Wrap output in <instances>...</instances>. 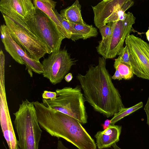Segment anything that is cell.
Returning <instances> with one entry per match:
<instances>
[{
	"mask_svg": "<svg viewBox=\"0 0 149 149\" xmlns=\"http://www.w3.org/2000/svg\"><path fill=\"white\" fill-rule=\"evenodd\" d=\"M106 59L99 57L97 65H89L86 74L78 73L77 78L86 101L95 111L109 118L125 106L107 69Z\"/></svg>",
	"mask_w": 149,
	"mask_h": 149,
	"instance_id": "cell-1",
	"label": "cell"
},
{
	"mask_svg": "<svg viewBox=\"0 0 149 149\" xmlns=\"http://www.w3.org/2000/svg\"><path fill=\"white\" fill-rule=\"evenodd\" d=\"M34 103L40 127L51 136L62 138L78 149H96L94 140L77 120L38 101Z\"/></svg>",
	"mask_w": 149,
	"mask_h": 149,
	"instance_id": "cell-2",
	"label": "cell"
},
{
	"mask_svg": "<svg viewBox=\"0 0 149 149\" xmlns=\"http://www.w3.org/2000/svg\"><path fill=\"white\" fill-rule=\"evenodd\" d=\"M13 114L19 149H39L42 131L34 102L27 99L23 100L18 111Z\"/></svg>",
	"mask_w": 149,
	"mask_h": 149,
	"instance_id": "cell-3",
	"label": "cell"
},
{
	"mask_svg": "<svg viewBox=\"0 0 149 149\" xmlns=\"http://www.w3.org/2000/svg\"><path fill=\"white\" fill-rule=\"evenodd\" d=\"M81 86L65 87L57 89L56 97L53 100H42L46 106L71 116L81 124L87 123L86 101Z\"/></svg>",
	"mask_w": 149,
	"mask_h": 149,
	"instance_id": "cell-4",
	"label": "cell"
},
{
	"mask_svg": "<svg viewBox=\"0 0 149 149\" xmlns=\"http://www.w3.org/2000/svg\"><path fill=\"white\" fill-rule=\"evenodd\" d=\"M35 8L34 15L27 22L30 31L45 45L51 54L59 51L65 37L46 14Z\"/></svg>",
	"mask_w": 149,
	"mask_h": 149,
	"instance_id": "cell-5",
	"label": "cell"
},
{
	"mask_svg": "<svg viewBox=\"0 0 149 149\" xmlns=\"http://www.w3.org/2000/svg\"><path fill=\"white\" fill-rule=\"evenodd\" d=\"M135 19L132 13L128 12L124 20L111 23V35L99 42L96 47L98 54L106 59L115 57L123 47L126 37L132 31V26L135 23Z\"/></svg>",
	"mask_w": 149,
	"mask_h": 149,
	"instance_id": "cell-6",
	"label": "cell"
},
{
	"mask_svg": "<svg viewBox=\"0 0 149 149\" xmlns=\"http://www.w3.org/2000/svg\"><path fill=\"white\" fill-rule=\"evenodd\" d=\"M2 15L12 38L31 58L40 62L45 54H51L43 43L28 33L9 17Z\"/></svg>",
	"mask_w": 149,
	"mask_h": 149,
	"instance_id": "cell-7",
	"label": "cell"
},
{
	"mask_svg": "<svg viewBox=\"0 0 149 149\" xmlns=\"http://www.w3.org/2000/svg\"><path fill=\"white\" fill-rule=\"evenodd\" d=\"M77 61L72 58L65 48L53 52L42 62L43 76L55 85L61 82Z\"/></svg>",
	"mask_w": 149,
	"mask_h": 149,
	"instance_id": "cell-8",
	"label": "cell"
},
{
	"mask_svg": "<svg viewBox=\"0 0 149 149\" xmlns=\"http://www.w3.org/2000/svg\"><path fill=\"white\" fill-rule=\"evenodd\" d=\"M134 4L132 0H104L92 6L95 26L99 29L108 23L124 20L125 12Z\"/></svg>",
	"mask_w": 149,
	"mask_h": 149,
	"instance_id": "cell-9",
	"label": "cell"
},
{
	"mask_svg": "<svg viewBox=\"0 0 149 149\" xmlns=\"http://www.w3.org/2000/svg\"><path fill=\"white\" fill-rule=\"evenodd\" d=\"M125 42L129 50L134 74L149 80V44L133 34L128 35Z\"/></svg>",
	"mask_w": 149,
	"mask_h": 149,
	"instance_id": "cell-10",
	"label": "cell"
},
{
	"mask_svg": "<svg viewBox=\"0 0 149 149\" xmlns=\"http://www.w3.org/2000/svg\"><path fill=\"white\" fill-rule=\"evenodd\" d=\"M0 11L2 14L9 17L26 31L35 37L30 31L27 24L36 13V8L32 1L1 0Z\"/></svg>",
	"mask_w": 149,
	"mask_h": 149,
	"instance_id": "cell-11",
	"label": "cell"
},
{
	"mask_svg": "<svg viewBox=\"0 0 149 149\" xmlns=\"http://www.w3.org/2000/svg\"><path fill=\"white\" fill-rule=\"evenodd\" d=\"M1 40L5 49L16 62L21 65L24 64L31 77L32 72L42 74L43 72L42 63L31 58L13 39L7 26L3 24L0 27Z\"/></svg>",
	"mask_w": 149,
	"mask_h": 149,
	"instance_id": "cell-12",
	"label": "cell"
},
{
	"mask_svg": "<svg viewBox=\"0 0 149 149\" xmlns=\"http://www.w3.org/2000/svg\"><path fill=\"white\" fill-rule=\"evenodd\" d=\"M0 123L3 136L9 149H19L6 100L0 101Z\"/></svg>",
	"mask_w": 149,
	"mask_h": 149,
	"instance_id": "cell-13",
	"label": "cell"
},
{
	"mask_svg": "<svg viewBox=\"0 0 149 149\" xmlns=\"http://www.w3.org/2000/svg\"><path fill=\"white\" fill-rule=\"evenodd\" d=\"M122 126L110 124L103 131H99L95 135L98 149L109 148L119 140Z\"/></svg>",
	"mask_w": 149,
	"mask_h": 149,
	"instance_id": "cell-14",
	"label": "cell"
},
{
	"mask_svg": "<svg viewBox=\"0 0 149 149\" xmlns=\"http://www.w3.org/2000/svg\"><path fill=\"white\" fill-rule=\"evenodd\" d=\"M33 2L36 8L41 10L50 18L65 38L70 39L69 35L54 12L56 2L52 0H33Z\"/></svg>",
	"mask_w": 149,
	"mask_h": 149,
	"instance_id": "cell-15",
	"label": "cell"
},
{
	"mask_svg": "<svg viewBox=\"0 0 149 149\" xmlns=\"http://www.w3.org/2000/svg\"><path fill=\"white\" fill-rule=\"evenodd\" d=\"M81 5L78 0H76L71 6L62 10L60 14L63 18L70 22L85 25L81 13Z\"/></svg>",
	"mask_w": 149,
	"mask_h": 149,
	"instance_id": "cell-16",
	"label": "cell"
},
{
	"mask_svg": "<svg viewBox=\"0 0 149 149\" xmlns=\"http://www.w3.org/2000/svg\"><path fill=\"white\" fill-rule=\"evenodd\" d=\"M70 23L73 27L81 33L83 40L92 37H96L98 35L97 29L92 25L87 24L83 25Z\"/></svg>",
	"mask_w": 149,
	"mask_h": 149,
	"instance_id": "cell-17",
	"label": "cell"
},
{
	"mask_svg": "<svg viewBox=\"0 0 149 149\" xmlns=\"http://www.w3.org/2000/svg\"><path fill=\"white\" fill-rule=\"evenodd\" d=\"M113 66L115 69L118 70L124 79L130 80L133 77L134 74L131 64L122 62L119 57L115 59Z\"/></svg>",
	"mask_w": 149,
	"mask_h": 149,
	"instance_id": "cell-18",
	"label": "cell"
},
{
	"mask_svg": "<svg viewBox=\"0 0 149 149\" xmlns=\"http://www.w3.org/2000/svg\"><path fill=\"white\" fill-rule=\"evenodd\" d=\"M142 102H140L129 108H124L118 113H115L111 120V124L115 125L117 122L124 117L133 113L143 107Z\"/></svg>",
	"mask_w": 149,
	"mask_h": 149,
	"instance_id": "cell-19",
	"label": "cell"
},
{
	"mask_svg": "<svg viewBox=\"0 0 149 149\" xmlns=\"http://www.w3.org/2000/svg\"><path fill=\"white\" fill-rule=\"evenodd\" d=\"M54 11L62 25L69 35L70 39L75 41L80 39H82L81 33L73 27L69 22L62 17L56 10H55Z\"/></svg>",
	"mask_w": 149,
	"mask_h": 149,
	"instance_id": "cell-20",
	"label": "cell"
},
{
	"mask_svg": "<svg viewBox=\"0 0 149 149\" xmlns=\"http://www.w3.org/2000/svg\"><path fill=\"white\" fill-rule=\"evenodd\" d=\"M120 61L122 62L131 64L130 57V53L127 45L123 47L117 54Z\"/></svg>",
	"mask_w": 149,
	"mask_h": 149,
	"instance_id": "cell-21",
	"label": "cell"
},
{
	"mask_svg": "<svg viewBox=\"0 0 149 149\" xmlns=\"http://www.w3.org/2000/svg\"><path fill=\"white\" fill-rule=\"evenodd\" d=\"M99 29L102 37V40L106 39L111 35L112 30L111 23L101 26Z\"/></svg>",
	"mask_w": 149,
	"mask_h": 149,
	"instance_id": "cell-22",
	"label": "cell"
},
{
	"mask_svg": "<svg viewBox=\"0 0 149 149\" xmlns=\"http://www.w3.org/2000/svg\"><path fill=\"white\" fill-rule=\"evenodd\" d=\"M42 96L43 99L53 100L56 97L57 93L56 92L45 91Z\"/></svg>",
	"mask_w": 149,
	"mask_h": 149,
	"instance_id": "cell-23",
	"label": "cell"
},
{
	"mask_svg": "<svg viewBox=\"0 0 149 149\" xmlns=\"http://www.w3.org/2000/svg\"><path fill=\"white\" fill-rule=\"evenodd\" d=\"M144 109L147 116V123L149 127V95L144 106Z\"/></svg>",
	"mask_w": 149,
	"mask_h": 149,
	"instance_id": "cell-24",
	"label": "cell"
},
{
	"mask_svg": "<svg viewBox=\"0 0 149 149\" xmlns=\"http://www.w3.org/2000/svg\"><path fill=\"white\" fill-rule=\"evenodd\" d=\"M115 70L116 71L114 75L111 77L112 79L114 80L118 79V80H122L123 79V77L117 69Z\"/></svg>",
	"mask_w": 149,
	"mask_h": 149,
	"instance_id": "cell-25",
	"label": "cell"
},
{
	"mask_svg": "<svg viewBox=\"0 0 149 149\" xmlns=\"http://www.w3.org/2000/svg\"><path fill=\"white\" fill-rule=\"evenodd\" d=\"M111 120L107 119L104 121V123L102 125L104 130L107 128L111 124Z\"/></svg>",
	"mask_w": 149,
	"mask_h": 149,
	"instance_id": "cell-26",
	"label": "cell"
},
{
	"mask_svg": "<svg viewBox=\"0 0 149 149\" xmlns=\"http://www.w3.org/2000/svg\"><path fill=\"white\" fill-rule=\"evenodd\" d=\"M73 77L72 74L71 73H69L67 74L64 77V79L67 82H70L72 79Z\"/></svg>",
	"mask_w": 149,
	"mask_h": 149,
	"instance_id": "cell-27",
	"label": "cell"
},
{
	"mask_svg": "<svg viewBox=\"0 0 149 149\" xmlns=\"http://www.w3.org/2000/svg\"><path fill=\"white\" fill-rule=\"evenodd\" d=\"M112 146L114 149H121L117 145L116 143H115L113 144Z\"/></svg>",
	"mask_w": 149,
	"mask_h": 149,
	"instance_id": "cell-28",
	"label": "cell"
},
{
	"mask_svg": "<svg viewBox=\"0 0 149 149\" xmlns=\"http://www.w3.org/2000/svg\"><path fill=\"white\" fill-rule=\"evenodd\" d=\"M146 36L147 38V40L149 42V29L146 32Z\"/></svg>",
	"mask_w": 149,
	"mask_h": 149,
	"instance_id": "cell-29",
	"label": "cell"
},
{
	"mask_svg": "<svg viewBox=\"0 0 149 149\" xmlns=\"http://www.w3.org/2000/svg\"><path fill=\"white\" fill-rule=\"evenodd\" d=\"M57 149H68L65 147L62 146H60L58 147L57 148Z\"/></svg>",
	"mask_w": 149,
	"mask_h": 149,
	"instance_id": "cell-30",
	"label": "cell"
}]
</instances>
